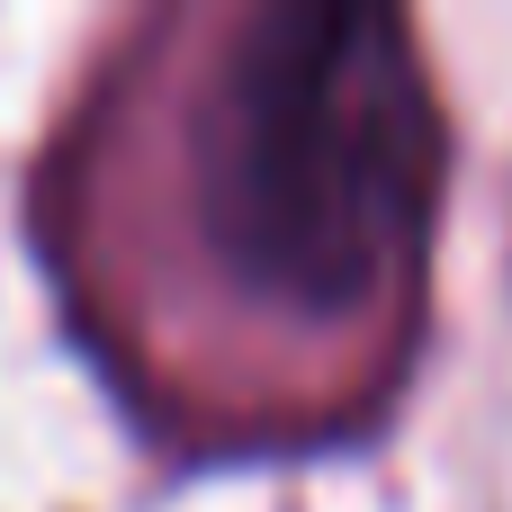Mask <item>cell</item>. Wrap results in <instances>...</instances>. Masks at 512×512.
Here are the masks:
<instances>
[{
    "instance_id": "1",
    "label": "cell",
    "mask_w": 512,
    "mask_h": 512,
    "mask_svg": "<svg viewBox=\"0 0 512 512\" xmlns=\"http://www.w3.org/2000/svg\"><path fill=\"white\" fill-rule=\"evenodd\" d=\"M441 198V108L387 9L279 0L225 27L189 108V216L216 288L360 333L423 270Z\"/></svg>"
}]
</instances>
